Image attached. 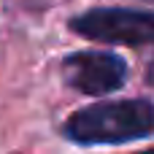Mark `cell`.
I'll use <instances>...</instances> for the list:
<instances>
[{"instance_id": "6da1fadb", "label": "cell", "mask_w": 154, "mask_h": 154, "mask_svg": "<svg viewBox=\"0 0 154 154\" xmlns=\"http://www.w3.org/2000/svg\"><path fill=\"white\" fill-rule=\"evenodd\" d=\"M62 133L81 146L149 138L154 133V106L149 100H111L87 106L65 122Z\"/></svg>"}, {"instance_id": "7a4b0ae2", "label": "cell", "mask_w": 154, "mask_h": 154, "mask_svg": "<svg viewBox=\"0 0 154 154\" xmlns=\"http://www.w3.org/2000/svg\"><path fill=\"white\" fill-rule=\"evenodd\" d=\"M70 30L97 43H154V11L141 8H92L70 19Z\"/></svg>"}, {"instance_id": "3957f363", "label": "cell", "mask_w": 154, "mask_h": 154, "mask_svg": "<svg viewBox=\"0 0 154 154\" xmlns=\"http://www.w3.org/2000/svg\"><path fill=\"white\" fill-rule=\"evenodd\" d=\"M62 68L65 81L84 95H111L127 81V62L111 51H76Z\"/></svg>"}, {"instance_id": "277c9868", "label": "cell", "mask_w": 154, "mask_h": 154, "mask_svg": "<svg viewBox=\"0 0 154 154\" xmlns=\"http://www.w3.org/2000/svg\"><path fill=\"white\" fill-rule=\"evenodd\" d=\"M146 81H149V84L154 87V62L149 65V70H146Z\"/></svg>"}, {"instance_id": "5b68a950", "label": "cell", "mask_w": 154, "mask_h": 154, "mask_svg": "<svg viewBox=\"0 0 154 154\" xmlns=\"http://www.w3.org/2000/svg\"><path fill=\"white\" fill-rule=\"evenodd\" d=\"M141 154H154V149H152V152H141Z\"/></svg>"}]
</instances>
